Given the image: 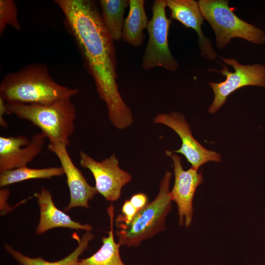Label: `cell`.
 Instances as JSON below:
<instances>
[{"label": "cell", "mask_w": 265, "mask_h": 265, "mask_svg": "<svg viewBox=\"0 0 265 265\" xmlns=\"http://www.w3.org/2000/svg\"><path fill=\"white\" fill-rule=\"evenodd\" d=\"M138 212L130 199L126 200L122 207V214H119L116 219V226L118 227L129 225Z\"/></svg>", "instance_id": "cell-21"}, {"label": "cell", "mask_w": 265, "mask_h": 265, "mask_svg": "<svg viewBox=\"0 0 265 265\" xmlns=\"http://www.w3.org/2000/svg\"><path fill=\"white\" fill-rule=\"evenodd\" d=\"M79 155L80 165L92 173L98 192L107 201L118 200L121 196L122 187L131 181L132 176L120 168L115 155L112 154L101 161L95 160L82 151Z\"/></svg>", "instance_id": "cell-8"}, {"label": "cell", "mask_w": 265, "mask_h": 265, "mask_svg": "<svg viewBox=\"0 0 265 265\" xmlns=\"http://www.w3.org/2000/svg\"><path fill=\"white\" fill-rule=\"evenodd\" d=\"M45 135L41 132L30 139L24 135L0 136V173L31 162L42 151Z\"/></svg>", "instance_id": "cell-11"}, {"label": "cell", "mask_w": 265, "mask_h": 265, "mask_svg": "<svg viewBox=\"0 0 265 265\" xmlns=\"http://www.w3.org/2000/svg\"><path fill=\"white\" fill-rule=\"evenodd\" d=\"M63 174L64 172L61 166L32 168L25 166L0 173V186L3 187L30 179H50L53 177H60Z\"/></svg>", "instance_id": "cell-19"}, {"label": "cell", "mask_w": 265, "mask_h": 265, "mask_svg": "<svg viewBox=\"0 0 265 265\" xmlns=\"http://www.w3.org/2000/svg\"><path fill=\"white\" fill-rule=\"evenodd\" d=\"M40 209V220L36 233L41 234L55 228H67L90 232L92 226L74 221L70 216L59 210L54 205L50 191L42 187L40 192L34 194Z\"/></svg>", "instance_id": "cell-14"}, {"label": "cell", "mask_w": 265, "mask_h": 265, "mask_svg": "<svg viewBox=\"0 0 265 265\" xmlns=\"http://www.w3.org/2000/svg\"><path fill=\"white\" fill-rule=\"evenodd\" d=\"M225 63L232 66L234 72H230L225 65L219 71L226 77L220 82H209L214 93V99L208 112L214 114L224 105L228 97L237 90L246 86L265 87V66L254 64L243 65L234 58L220 57Z\"/></svg>", "instance_id": "cell-7"}, {"label": "cell", "mask_w": 265, "mask_h": 265, "mask_svg": "<svg viewBox=\"0 0 265 265\" xmlns=\"http://www.w3.org/2000/svg\"><path fill=\"white\" fill-rule=\"evenodd\" d=\"M202 15L210 24L215 35L216 47L221 49L235 38L257 44L265 42L263 30L241 20L229 6L227 0H200Z\"/></svg>", "instance_id": "cell-5"}, {"label": "cell", "mask_w": 265, "mask_h": 265, "mask_svg": "<svg viewBox=\"0 0 265 265\" xmlns=\"http://www.w3.org/2000/svg\"><path fill=\"white\" fill-rule=\"evenodd\" d=\"M5 114H7L6 102L0 97V125L3 128L6 129L8 125L3 118Z\"/></svg>", "instance_id": "cell-23"}, {"label": "cell", "mask_w": 265, "mask_h": 265, "mask_svg": "<svg viewBox=\"0 0 265 265\" xmlns=\"http://www.w3.org/2000/svg\"><path fill=\"white\" fill-rule=\"evenodd\" d=\"M130 200L138 212L149 204L148 196L145 193L141 192L133 194Z\"/></svg>", "instance_id": "cell-22"}, {"label": "cell", "mask_w": 265, "mask_h": 265, "mask_svg": "<svg viewBox=\"0 0 265 265\" xmlns=\"http://www.w3.org/2000/svg\"><path fill=\"white\" fill-rule=\"evenodd\" d=\"M78 93L76 88L56 82L43 63H30L9 73L0 83V97L6 102L48 104L71 98Z\"/></svg>", "instance_id": "cell-2"}, {"label": "cell", "mask_w": 265, "mask_h": 265, "mask_svg": "<svg viewBox=\"0 0 265 265\" xmlns=\"http://www.w3.org/2000/svg\"><path fill=\"white\" fill-rule=\"evenodd\" d=\"M93 238L94 235L90 232H86L81 238L77 237L78 246L76 249L66 257L55 262H48L41 257L31 258L25 256L8 244L5 245V248L21 265H76L80 256L88 249L89 243Z\"/></svg>", "instance_id": "cell-18"}, {"label": "cell", "mask_w": 265, "mask_h": 265, "mask_svg": "<svg viewBox=\"0 0 265 265\" xmlns=\"http://www.w3.org/2000/svg\"><path fill=\"white\" fill-rule=\"evenodd\" d=\"M167 156L172 160L175 176L174 184L170 195L172 201L177 205L179 223L190 226L193 217V199L197 187L204 182L202 173L192 167L185 170L181 163V158L168 150Z\"/></svg>", "instance_id": "cell-9"}, {"label": "cell", "mask_w": 265, "mask_h": 265, "mask_svg": "<svg viewBox=\"0 0 265 265\" xmlns=\"http://www.w3.org/2000/svg\"><path fill=\"white\" fill-rule=\"evenodd\" d=\"M166 0H156L152 4V16L147 27L149 40L142 63L144 70L160 67L168 71H175L179 67L168 46L171 19L166 17Z\"/></svg>", "instance_id": "cell-6"}, {"label": "cell", "mask_w": 265, "mask_h": 265, "mask_svg": "<svg viewBox=\"0 0 265 265\" xmlns=\"http://www.w3.org/2000/svg\"><path fill=\"white\" fill-rule=\"evenodd\" d=\"M7 114L30 122L37 127L50 143L67 146L75 130L76 109L71 98L48 104L6 102Z\"/></svg>", "instance_id": "cell-3"}, {"label": "cell", "mask_w": 265, "mask_h": 265, "mask_svg": "<svg viewBox=\"0 0 265 265\" xmlns=\"http://www.w3.org/2000/svg\"><path fill=\"white\" fill-rule=\"evenodd\" d=\"M9 25L17 30L21 26L18 20L16 5L13 0H0V34L1 35Z\"/></svg>", "instance_id": "cell-20"}, {"label": "cell", "mask_w": 265, "mask_h": 265, "mask_svg": "<svg viewBox=\"0 0 265 265\" xmlns=\"http://www.w3.org/2000/svg\"><path fill=\"white\" fill-rule=\"evenodd\" d=\"M103 23L112 40L118 41L122 38L124 23V14L129 5L127 0H101Z\"/></svg>", "instance_id": "cell-17"}, {"label": "cell", "mask_w": 265, "mask_h": 265, "mask_svg": "<svg viewBox=\"0 0 265 265\" xmlns=\"http://www.w3.org/2000/svg\"><path fill=\"white\" fill-rule=\"evenodd\" d=\"M170 11L171 19L181 23L186 28L194 29L198 36V43L201 55L209 61L217 57L210 39L203 34L201 26L204 19L198 1L194 0H166Z\"/></svg>", "instance_id": "cell-13"}, {"label": "cell", "mask_w": 265, "mask_h": 265, "mask_svg": "<svg viewBox=\"0 0 265 265\" xmlns=\"http://www.w3.org/2000/svg\"><path fill=\"white\" fill-rule=\"evenodd\" d=\"M172 174L166 171L159 184L156 198L135 216L127 226L118 227L116 232L121 246L138 247L165 228V219L172 209L170 181Z\"/></svg>", "instance_id": "cell-4"}, {"label": "cell", "mask_w": 265, "mask_h": 265, "mask_svg": "<svg viewBox=\"0 0 265 265\" xmlns=\"http://www.w3.org/2000/svg\"><path fill=\"white\" fill-rule=\"evenodd\" d=\"M84 57L100 98L105 102L108 118L117 129L133 122L117 83L116 49L93 2L88 0H55Z\"/></svg>", "instance_id": "cell-1"}, {"label": "cell", "mask_w": 265, "mask_h": 265, "mask_svg": "<svg viewBox=\"0 0 265 265\" xmlns=\"http://www.w3.org/2000/svg\"><path fill=\"white\" fill-rule=\"evenodd\" d=\"M145 0H129V12L124 21L122 39L133 47L143 44L145 36L143 31L149 22L144 8Z\"/></svg>", "instance_id": "cell-15"}, {"label": "cell", "mask_w": 265, "mask_h": 265, "mask_svg": "<svg viewBox=\"0 0 265 265\" xmlns=\"http://www.w3.org/2000/svg\"><path fill=\"white\" fill-rule=\"evenodd\" d=\"M154 122L166 125L178 134L182 145L174 152L183 155L192 168L198 170L199 167L207 162L221 161L220 154L206 149L194 138L189 124L180 112L159 114L154 118Z\"/></svg>", "instance_id": "cell-10"}, {"label": "cell", "mask_w": 265, "mask_h": 265, "mask_svg": "<svg viewBox=\"0 0 265 265\" xmlns=\"http://www.w3.org/2000/svg\"><path fill=\"white\" fill-rule=\"evenodd\" d=\"M110 219L108 236L102 238L103 244L100 248L88 258L79 260L76 265H125L119 253L121 246L116 243L113 234L114 207L111 204L107 209Z\"/></svg>", "instance_id": "cell-16"}, {"label": "cell", "mask_w": 265, "mask_h": 265, "mask_svg": "<svg viewBox=\"0 0 265 265\" xmlns=\"http://www.w3.org/2000/svg\"><path fill=\"white\" fill-rule=\"evenodd\" d=\"M67 147L63 144L57 143H49L48 145V149L58 159L67 178L70 199L64 211L77 207L89 209V201L98 192L95 187L88 184L80 170L75 165Z\"/></svg>", "instance_id": "cell-12"}]
</instances>
